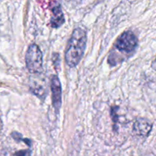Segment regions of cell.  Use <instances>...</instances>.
Returning <instances> with one entry per match:
<instances>
[{
    "label": "cell",
    "instance_id": "cell-3",
    "mask_svg": "<svg viewBox=\"0 0 156 156\" xmlns=\"http://www.w3.org/2000/svg\"><path fill=\"white\" fill-rule=\"evenodd\" d=\"M138 44V38L131 31L122 33L115 43V47L118 50L124 52H132L136 49Z\"/></svg>",
    "mask_w": 156,
    "mask_h": 156
},
{
    "label": "cell",
    "instance_id": "cell-4",
    "mask_svg": "<svg viewBox=\"0 0 156 156\" xmlns=\"http://www.w3.org/2000/svg\"><path fill=\"white\" fill-rule=\"evenodd\" d=\"M51 89L52 92V103L55 107V111L58 113L61 106V96H62V90H61V82L58 79V76L54 75L51 76Z\"/></svg>",
    "mask_w": 156,
    "mask_h": 156
},
{
    "label": "cell",
    "instance_id": "cell-6",
    "mask_svg": "<svg viewBox=\"0 0 156 156\" xmlns=\"http://www.w3.org/2000/svg\"><path fill=\"white\" fill-rule=\"evenodd\" d=\"M151 129V124L145 119H139L136 121L133 126L134 133L141 136H148Z\"/></svg>",
    "mask_w": 156,
    "mask_h": 156
},
{
    "label": "cell",
    "instance_id": "cell-1",
    "mask_svg": "<svg viewBox=\"0 0 156 156\" xmlns=\"http://www.w3.org/2000/svg\"><path fill=\"white\" fill-rule=\"evenodd\" d=\"M86 45V31L80 28L73 30L65 53V61L69 67H74L79 64L83 56Z\"/></svg>",
    "mask_w": 156,
    "mask_h": 156
},
{
    "label": "cell",
    "instance_id": "cell-7",
    "mask_svg": "<svg viewBox=\"0 0 156 156\" xmlns=\"http://www.w3.org/2000/svg\"><path fill=\"white\" fill-rule=\"evenodd\" d=\"M31 151L30 150H23V151H19L15 154L16 156H30Z\"/></svg>",
    "mask_w": 156,
    "mask_h": 156
},
{
    "label": "cell",
    "instance_id": "cell-2",
    "mask_svg": "<svg viewBox=\"0 0 156 156\" xmlns=\"http://www.w3.org/2000/svg\"><path fill=\"white\" fill-rule=\"evenodd\" d=\"M25 62L27 68L31 73H40L42 72V53L37 44H32L28 47L25 56Z\"/></svg>",
    "mask_w": 156,
    "mask_h": 156
},
{
    "label": "cell",
    "instance_id": "cell-5",
    "mask_svg": "<svg viewBox=\"0 0 156 156\" xmlns=\"http://www.w3.org/2000/svg\"><path fill=\"white\" fill-rule=\"evenodd\" d=\"M52 16L51 19V25L52 28H58L63 25L65 22L64 14L61 10V5L57 4L55 5L51 9Z\"/></svg>",
    "mask_w": 156,
    "mask_h": 156
}]
</instances>
